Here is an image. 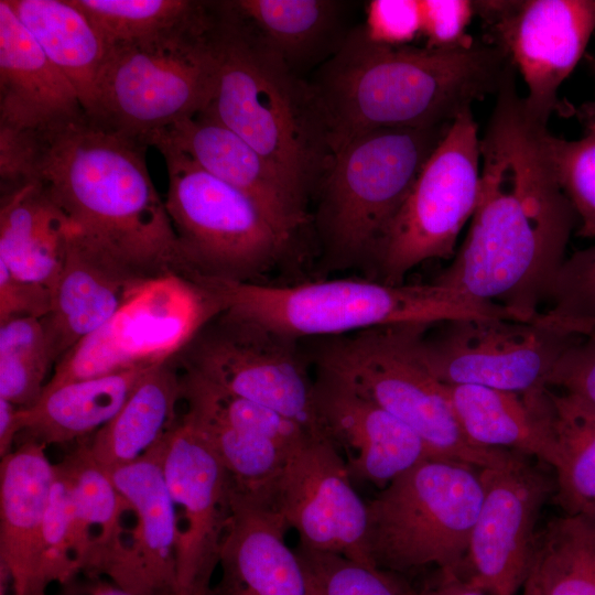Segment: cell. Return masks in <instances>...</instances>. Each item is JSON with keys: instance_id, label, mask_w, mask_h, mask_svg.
<instances>
[{"instance_id": "43", "label": "cell", "mask_w": 595, "mask_h": 595, "mask_svg": "<svg viewBox=\"0 0 595 595\" xmlns=\"http://www.w3.org/2000/svg\"><path fill=\"white\" fill-rule=\"evenodd\" d=\"M549 386L595 405V338L577 337L560 354L549 375Z\"/></svg>"}, {"instance_id": "37", "label": "cell", "mask_w": 595, "mask_h": 595, "mask_svg": "<svg viewBox=\"0 0 595 595\" xmlns=\"http://www.w3.org/2000/svg\"><path fill=\"white\" fill-rule=\"evenodd\" d=\"M552 306L534 318L574 336L595 327V245L566 257L548 298Z\"/></svg>"}, {"instance_id": "27", "label": "cell", "mask_w": 595, "mask_h": 595, "mask_svg": "<svg viewBox=\"0 0 595 595\" xmlns=\"http://www.w3.org/2000/svg\"><path fill=\"white\" fill-rule=\"evenodd\" d=\"M72 229L65 213L40 183L1 192L0 263L17 278L53 293Z\"/></svg>"}, {"instance_id": "10", "label": "cell", "mask_w": 595, "mask_h": 595, "mask_svg": "<svg viewBox=\"0 0 595 595\" xmlns=\"http://www.w3.org/2000/svg\"><path fill=\"white\" fill-rule=\"evenodd\" d=\"M154 148L165 160L169 187L164 204L187 277L258 282L283 259L293 242L248 196L181 151L166 144Z\"/></svg>"}, {"instance_id": "40", "label": "cell", "mask_w": 595, "mask_h": 595, "mask_svg": "<svg viewBox=\"0 0 595 595\" xmlns=\"http://www.w3.org/2000/svg\"><path fill=\"white\" fill-rule=\"evenodd\" d=\"M73 500L68 473L61 462L45 511L42 532L40 585L44 593L52 583L65 584L80 572L72 547Z\"/></svg>"}, {"instance_id": "26", "label": "cell", "mask_w": 595, "mask_h": 595, "mask_svg": "<svg viewBox=\"0 0 595 595\" xmlns=\"http://www.w3.org/2000/svg\"><path fill=\"white\" fill-rule=\"evenodd\" d=\"M445 386L456 419L474 444L512 448L556 468L548 388L521 394L482 386Z\"/></svg>"}, {"instance_id": "11", "label": "cell", "mask_w": 595, "mask_h": 595, "mask_svg": "<svg viewBox=\"0 0 595 595\" xmlns=\"http://www.w3.org/2000/svg\"><path fill=\"white\" fill-rule=\"evenodd\" d=\"M479 184L480 139L468 109L452 121L383 232L371 259L378 281L403 284L419 264L453 259L457 237L476 208Z\"/></svg>"}, {"instance_id": "18", "label": "cell", "mask_w": 595, "mask_h": 595, "mask_svg": "<svg viewBox=\"0 0 595 595\" xmlns=\"http://www.w3.org/2000/svg\"><path fill=\"white\" fill-rule=\"evenodd\" d=\"M299 545L376 566L367 551V501L355 490L344 457L310 436L288 457L271 502Z\"/></svg>"}, {"instance_id": "32", "label": "cell", "mask_w": 595, "mask_h": 595, "mask_svg": "<svg viewBox=\"0 0 595 595\" xmlns=\"http://www.w3.org/2000/svg\"><path fill=\"white\" fill-rule=\"evenodd\" d=\"M558 454L556 498L566 515L589 518L595 510V405L549 390Z\"/></svg>"}, {"instance_id": "45", "label": "cell", "mask_w": 595, "mask_h": 595, "mask_svg": "<svg viewBox=\"0 0 595 595\" xmlns=\"http://www.w3.org/2000/svg\"><path fill=\"white\" fill-rule=\"evenodd\" d=\"M17 411V405L0 398V457L14 448L13 443L19 436Z\"/></svg>"}, {"instance_id": "21", "label": "cell", "mask_w": 595, "mask_h": 595, "mask_svg": "<svg viewBox=\"0 0 595 595\" xmlns=\"http://www.w3.org/2000/svg\"><path fill=\"white\" fill-rule=\"evenodd\" d=\"M170 145L248 196L291 242L307 221V207L278 170L220 122L201 112L158 133L149 147Z\"/></svg>"}, {"instance_id": "49", "label": "cell", "mask_w": 595, "mask_h": 595, "mask_svg": "<svg viewBox=\"0 0 595 595\" xmlns=\"http://www.w3.org/2000/svg\"><path fill=\"white\" fill-rule=\"evenodd\" d=\"M589 122L595 123V104L592 105L591 110L588 111Z\"/></svg>"}, {"instance_id": "4", "label": "cell", "mask_w": 595, "mask_h": 595, "mask_svg": "<svg viewBox=\"0 0 595 595\" xmlns=\"http://www.w3.org/2000/svg\"><path fill=\"white\" fill-rule=\"evenodd\" d=\"M214 90L202 111L267 159L307 206L333 158L309 82L301 79L230 1H214Z\"/></svg>"}, {"instance_id": "48", "label": "cell", "mask_w": 595, "mask_h": 595, "mask_svg": "<svg viewBox=\"0 0 595 595\" xmlns=\"http://www.w3.org/2000/svg\"><path fill=\"white\" fill-rule=\"evenodd\" d=\"M522 595H539V593L536 587L529 581H527L523 586Z\"/></svg>"}, {"instance_id": "2", "label": "cell", "mask_w": 595, "mask_h": 595, "mask_svg": "<svg viewBox=\"0 0 595 595\" xmlns=\"http://www.w3.org/2000/svg\"><path fill=\"white\" fill-rule=\"evenodd\" d=\"M28 131V182L43 186L80 236L148 281L188 274L148 147L87 113Z\"/></svg>"}, {"instance_id": "20", "label": "cell", "mask_w": 595, "mask_h": 595, "mask_svg": "<svg viewBox=\"0 0 595 595\" xmlns=\"http://www.w3.org/2000/svg\"><path fill=\"white\" fill-rule=\"evenodd\" d=\"M315 403L322 430L344 452L350 477L382 489L420 462L434 458L405 423L321 374L315 379Z\"/></svg>"}, {"instance_id": "19", "label": "cell", "mask_w": 595, "mask_h": 595, "mask_svg": "<svg viewBox=\"0 0 595 595\" xmlns=\"http://www.w3.org/2000/svg\"><path fill=\"white\" fill-rule=\"evenodd\" d=\"M107 472L137 522L130 543L105 575L112 584L134 595H177L180 528L159 442L138 459Z\"/></svg>"}, {"instance_id": "31", "label": "cell", "mask_w": 595, "mask_h": 595, "mask_svg": "<svg viewBox=\"0 0 595 595\" xmlns=\"http://www.w3.org/2000/svg\"><path fill=\"white\" fill-rule=\"evenodd\" d=\"M62 463L71 479L77 554L87 558L94 550L88 573L105 575L126 545L121 517L129 505L83 441Z\"/></svg>"}, {"instance_id": "34", "label": "cell", "mask_w": 595, "mask_h": 595, "mask_svg": "<svg viewBox=\"0 0 595 595\" xmlns=\"http://www.w3.org/2000/svg\"><path fill=\"white\" fill-rule=\"evenodd\" d=\"M528 581L539 595H595V527L584 516L552 520L537 538Z\"/></svg>"}, {"instance_id": "33", "label": "cell", "mask_w": 595, "mask_h": 595, "mask_svg": "<svg viewBox=\"0 0 595 595\" xmlns=\"http://www.w3.org/2000/svg\"><path fill=\"white\" fill-rule=\"evenodd\" d=\"M234 9L296 72L332 33L340 3L332 0H234Z\"/></svg>"}, {"instance_id": "39", "label": "cell", "mask_w": 595, "mask_h": 595, "mask_svg": "<svg viewBox=\"0 0 595 595\" xmlns=\"http://www.w3.org/2000/svg\"><path fill=\"white\" fill-rule=\"evenodd\" d=\"M544 142L559 185L581 220L578 235L595 239V123L573 141L547 130Z\"/></svg>"}, {"instance_id": "1", "label": "cell", "mask_w": 595, "mask_h": 595, "mask_svg": "<svg viewBox=\"0 0 595 595\" xmlns=\"http://www.w3.org/2000/svg\"><path fill=\"white\" fill-rule=\"evenodd\" d=\"M547 126L527 115L516 69L480 139V184L467 236L432 282L532 322L563 264L576 214L554 174Z\"/></svg>"}, {"instance_id": "35", "label": "cell", "mask_w": 595, "mask_h": 595, "mask_svg": "<svg viewBox=\"0 0 595 595\" xmlns=\"http://www.w3.org/2000/svg\"><path fill=\"white\" fill-rule=\"evenodd\" d=\"M109 48L143 41L203 14L207 1L74 0Z\"/></svg>"}, {"instance_id": "15", "label": "cell", "mask_w": 595, "mask_h": 595, "mask_svg": "<svg viewBox=\"0 0 595 595\" xmlns=\"http://www.w3.org/2000/svg\"><path fill=\"white\" fill-rule=\"evenodd\" d=\"M485 40L506 52L528 89V117L547 126L558 90L582 57L595 30V0L474 1Z\"/></svg>"}, {"instance_id": "23", "label": "cell", "mask_w": 595, "mask_h": 595, "mask_svg": "<svg viewBox=\"0 0 595 595\" xmlns=\"http://www.w3.org/2000/svg\"><path fill=\"white\" fill-rule=\"evenodd\" d=\"M46 446L23 441L0 463L1 578L9 595H47L40 585L42 532L55 465Z\"/></svg>"}, {"instance_id": "8", "label": "cell", "mask_w": 595, "mask_h": 595, "mask_svg": "<svg viewBox=\"0 0 595 595\" xmlns=\"http://www.w3.org/2000/svg\"><path fill=\"white\" fill-rule=\"evenodd\" d=\"M214 2L156 36L109 48L93 120L145 147L158 132L204 111L215 84Z\"/></svg>"}, {"instance_id": "6", "label": "cell", "mask_w": 595, "mask_h": 595, "mask_svg": "<svg viewBox=\"0 0 595 595\" xmlns=\"http://www.w3.org/2000/svg\"><path fill=\"white\" fill-rule=\"evenodd\" d=\"M433 326V325H432ZM429 325H389L316 338L311 357L329 377L379 405L425 443L434 458L483 468L518 454L474 444L462 430L446 392L425 365L421 337Z\"/></svg>"}, {"instance_id": "5", "label": "cell", "mask_w": 595, "mask_h": 595, "mask_svg": "<svg viewBox=\"0 0 595 595\" xmlns=\"http://www.w3.org/2000/svg\"><path fill=\"white\" fill-rule=\"evenodd\" d=\"M221 312L277 335L300 340L389 325H435L469 317L513 320L506 310L469 302L433 283L388 284L334 279L293 285L234 282L193 274Z\"/></svg>"}, {"instance_id": "22", "label": "cell", "mask_w": 595, "mask_h": 595, "mask_svg": "<svg viewBox=\"0 0 595 595\" xmlns=\"http://www.w3.org/2000/svg\"><path fill=\"white\" fill-rule=\"evenodd\" d=\"M150 282L73 228L51 312L42 318L55 365Z\"/></svg>"}, {"instance_id": "12", "label": "cell", "mask_w": 595, "mask_h": 595, "mask_svg": "<svg viewBox=\"0 0 595 595\" xmlns=\"http://www.w3.org/2000/svg\"><path fill=\"white\" fill-rule=\"evenodd\" d=\"M220 313L215 295L192 279L174 274L152 281L56 363L43 392L164 361Z\"/></svg>"}, {"instance_id": "44", "label": "cell", "mask_w": 595, "mask_h": 595, "mask_svg": "<svg viewBox=\"0 0 595 595\" xmlns=\"http://www.w3.org/2000/svg\"><path fill=\"white\" fill-rule=\"evenodd\" d=\"M50 289L17 278L0 263V322L15 317H45L52 309Z\"/></svg>"}, {"instance_id": "36", "label": "cell", "mask_w": 595, "mask_h": 595, "mask_svg": "<svg viewBox=\"0 0 595 595\" xmlns=\"http://www.w3.org/2000/svg\"><path fill=\"white\" fill-rule=\"evenodd\" d=\"M42 318L0 322V398L28 408L41 397L54 367Z\"/></svg>"}, {"instance_id": "25", "label": "cell", "mask_w": 595, "mask_h": 595, "mask_svg": "<svg viewBox=\"0 0 595 595\" xmlns=\"http://www.w3.org/2000/svg\"><path fill=\"white\" fill-rule=\"evenodd\" d=\"M286 530L273 510L232 497L214 595H314Z\"/></svg>"}, {"instance_id": "7", "label": "cell", "mask_w": 595, "mask_h": 595, "mask_svg": "<svg viewBox=\"0 0 595 595\" xmlns=\"http://www.w3.org/2000/svg\"><path fill=\"white\" fill-rule=\"evenodd\" d=\"M451 123L382 128L334 153L318 187L316 228L329 268L371 262L388 225Z\"/></svg>"}, {"instance_id": "17", "label": "cell", "mask_w": 595, "mask_h": 595, "mask_svg": "<svg viewBox=\"0 0 595 595\" xmlns=\"http://www.w3.org/2000/svg\"><path fill=\"white\" fill-rule=\"evenodd\" d=\"M479 477L483 500L463 578L488 595H515L528 581L536 526L553 485L520 455L506 465L483 468Z\"/></svg>"}, {"instance_id": "16", "label": "cell", "mask_w": 595, "mask_h": 595, "mask_svg": "<svg viewBox=\"0 0 595 595\" xmlns=\"http://www.w3.org/2000/svg\"><path fill=\"white\" fill-rule=\"evenodd\" d=\"M184 528L176 549L177 595H214L213 577L232 513L230 479L202 430L184 413L159 441Z\"/></svg>"}, {"instance_id": "41", "label": "cell", "mask_w": 595, "mask_h": 595, "mask_svg": "<svg viewBox=\"0 0 595 595\" xmlns=\"http://www.w3.org/2000/svg\"><path fill=\"white\" fill-rule=\"evenodd\" d=\"M422 34L426 48L452 50L474 43L467 33L475 14L474 1L469 0H420Z\"/></svg>"}, {"instance_id": "24", "label": "cell", "mask_w": 595, "mask_h": 595, "mask_svg": "<svg viewBox=\"0 0 595 595\" xmlns=\"http://www.w3.org/2000/svg\"><path fill=\"white\" fill-rule=\"evenodd\" d=\"M86 112L79 97L14 14L0 0V127L43 130Z\"/></svg>"}, {"instance_id": "38", "label": "cell", "mask_w": 595, "mask_h": 595, "mask_svg": "<svg viewBox=\"0 0 595 595\" xmlns=\"http://www.w3.org/2000/svg\"><path fill=\"white\" fill-rule=\"evenodd\" d=\"M314 595H412L396 573L344 555L296 545Z\"/></svg>"}, {"instance_id": "42", "label": "cell", "mask_w": 595, "mask_h": 595, "mask_svg": "<svg viewBox=\"0 0 595 595\" xmlns=\"http://www.w3.org/2000/svg\"><path fill=\"white\" fill-rule=\"evenodd\" d=\"M361 28L375 43L409 45L422 34L420 0H372L367 4Z\"/></svg>"}, {"instance_id": "13", "label": "cell", "mask_w": 595, "mask_h": 595, "mask_svg": "<svg viewBox=\"0 0 595 595\" xmlns=\"http://www.w3.org/2000/svg\"><path fill=\"white\" fill-rule=\"evenodd\" d=\"M176 359L181 369L268 407L327 440L317 415L315 380L299 340L221 312L178 351Z\"/></svg>"}, {"instance_id": "47", "label": "cell", "mask_w": 595, "mask_h": 595, "mask_svg": "<svg viewBox=\"0 0 595 595\" xmlns=\"http://www.w3.org/2000/svg\"><path fill=\"white\" fill-rule=\"evenodd\" d=\"M90 595H134L132 593H129L117 585L106 582H101L96 584L91 591Z\"/></svg>"}, {"instance_id": "30", "label": "cell", "mask_w": 595, "mask_h": 595, "mask_svg": "<svg viewBox=\"0 0 595 595\" xmlns=\"http://www.w3.org/2000/svg\"><path fill=\"white\" fill-rule=\"evenodd\" d=\"M17 18L75 88L87 116L109 46L74 0H8Z\"/></svg>"}, {"instance_id": "50", "label": "cell", "mask_w": 595, "mask_h": 595, "mask_svg": "<svg viewBox=\"0 0 595 595\" xmlns=\"http://www.w3.org/2000/svg\"><path fill=\"white\" fill-rule=\"evenodd\" d=\"M587 519H588V520L594 524V527H595V510H594V513H593L589 518H587Z\"/></svg>"}, {"instance_id": "46", "label": "cell", "mask_w": 595, "mask_h": 595, "mask_svg": "<svg viewBox=\"0 0 595 595\" xmlns=\"http://www.w3.org/2000/svg\"><path fill=\"white\" fill-rule=\"evenodd\" d=\"M412 595H488L486 592L472 585L459 575H444L443 581L432 587L420 592L413 591Z\"/></svg>"}, {"instance_id": "3", "label": "cell", "mask_w": 595, "mask_h": 595, "mask_svg": "<svg viewBox=\"0 0 595 595\" xmlns=\"http://www.w3.org/2000/svg\"><path fill=\"white\" fill-rule=\"evenodd\" d=\"M516 69L485 40L452 50L391 46L353 30L309 83L334 153L359 133L452 123L474 101L497 95Z\"/></svg>"}, {"instance_id": "14", "label": "cell", "mask_w": 595, "mask_h": 595, "mask_svg": "<svg viewBox=\"0 0 595 595\" xmlns=\"http://www.w3.org/2000/svg\"><path fill=\"white\" fill-rule=\"evenodd\" d=\"M437 325L421 337L423 360L437 380L521 394L548 388L558 357L578 337L536 320L469 317Z\"/></svg>"}, {"instance_id": "28", "label": "cell", "mask_w": 595, "mask_h": 595, "mask_svg": "<svg viewBox=\"0 0 595 595\" xmlns=\"http://www.w3.org/2000/svg\"><path fill=\"white\" fill-rule=\"evenodd\" d=\"M155 365L77 380L44 391L31 407L18 408L19 436L24 434L23 441L46 447L88 439L117 414Z\"/></svg>"}, {"instance_id": "29", "label": "cell", "mask_w": 595, "mask_h": 595, "mask_svg": "<svg viewBox=\"0 0 595 595\" xmlns=\"http://www.w3.org/2000/svg\"><path fill=\"white\" fill-rule=\"evenodd\" d=\"M180 400L181 368L173 356L153 366L117 414L83 442L104 469L127 465L155 446L175 423Z\"/></svg>"}, {"instance_id": "9", "label": "cell", "mask_w": 595, "mask_h": 595, "mask_svg": "<svg viewBox=\"0 0 595 595\" xmlns=\"http://www.w3.org/2000/svg\"><path fill=\"white\" fill-rule=\"evenodd\" d=\"M483 500L473 466L429 458L367 501L371 562L392 573L436 566L458 575Z\"/></svg>"}]
</instances>
